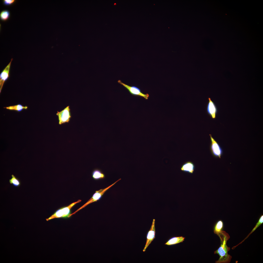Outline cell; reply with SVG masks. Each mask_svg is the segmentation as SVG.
Wrapping results in <instances>:
<instances>
[{"instance_id":"6da1fadb","label":"cell","mask_w":263,"mask_h":263,"mask_svg":"<svg viewBox=\"0 0 263 263\" xmlns=\"http://www.w3.org/2000/svg\"><path fill=\"white\" fill-rule=\"evenodd\" d=\"M218 236L220 238L221 244L219 248L214 252L215 254H217L219 256V259L215 263H229L231 261L232 257L228 253L230 248L227 246L226 243L230 236L228 233L224 231H222Z\"/></svg>"},{"instance_id":"7a4b0ae2","label":"cell","mask_w":263,"mask_h":263,"mask_svg":"<svg viewBox=\"0 0 263 263\" xmlns=\"http://www.w3.org/2000/svg\"><path fill=\"white\" fill-rule=\"evenodd\" d=\"M81 201L80 199L76 202L71 204L68 206L64 207L56 211L54 213L48 218L46 219L47 221L55 218H69L72 216L71 210L75 204Z\"/></svg>"},{"instance_id":"3957f363","label":"cell","mask_w":263,"mask_h":263,"mask_svg":"<svg viewBox=\"0 0 263 263\" xmlns=\"http://www.w3.org/2000/svg\"><path fill=\"white\" fill-rule=\"evenodd\" d=\"M121 179V178L119 179L114 183L105 188L101 189L98 190L96 191L95 192L93 195L92 197L84 205L78 209L74 213H72L71 214L72 215L75 214L80 210L84 208L88 204L93 202H96L97 201L100 200L102 198V196L107 190Z\"/></svg>"},{"instance_id":"277c9868","label":"cell","mask_w":263,"mask_h":263,"mask_svg":"<svg viewBox=\"0 0 263 263\" xmlns=\"http://www.w3.org/2000/svg\"><path fill=\"white\" fill-rule=\"evenodd\" d=\"M117 82L126 89L132 95L143 97L146 100L148 99L149 94H144L137 87L135 86H130L122 82L120 80H118Z\"/></svg>"},{"instance_id":"5b68a950","label":"cell","mask_w":263,"mask_h":263,"mask_svg":"<svg viewBox=\"0 0 263 263\" xmlns=\"http://www.w3.org/2000/svg\"><path fill=\"white\" fill-rule=\"evenodd\" d=\"M209 135L211 141L210 149L211 153L215 157L221 158L223 154V150L218 143L212 137L211 135L210 134Z\"/></svg>"},{"instance_id":"8992f818","label":"cell","mask_w":263,"mask_h":263,"mask_svg":"<svg viewBox=\"0 0 263 263\" xmlns=\"http://www.w3.org/2000/svg\"><path fill=\"white\" fill-rule=\"evenodd\" d=\"M56 115L58 117L59 124L68 123L71 117L69 106H67L60 112L57 111Z\"/></svg>"},{"instance_id":"52a82bcc","label":"cell","mask_w":263,"mask_h":263,"mask_svg":"<svg viewBox=\"0 0 263 263\" xmlns=\"http://www.w3.org/2000/svg\"><path fill=\"white\" fill-rule=\"evenodd\" d=\"M12 58L8 65L5 67L0 74V93L3 85L9 77V71L12 61Z\"/></svg>"},{"instance_id":"ba28073f","label":"cell","mask_w":263,"mask_h":263,"mask_svg":"<svg viewBox=\"0 0 263 263\" xmlns=\"http://www.w3.org/2000/svg\"><path fill=\"white\" fill-rule=\"evenodd\" d=\"M155 219L153 220L150 229L148 233L147 236V241L143 251L144 252L149 245L155 238Z\"/></svg>"},{"instance_id":"9c48e42d","label":"cell","mask_w":263,"mask_h":263,"mask_svg":"<svg viewBox=\"0 0 263 263\" xmlns=\"http://www.w3.org/2000/svg\"><path fill=\"white\" fill-rule=\"evenodd\" d=\"M208 100V102L207 107V112L212 119H214L216 118L217 112V108L215 104L210 98H209Z\"/></svg>"},{"instance_id":"30bf717a","label":"cell","mask_w":263,"mask_h":263,"mask_svg":"<svg viewBox=\"0 0 263 263\" xmlns=\"http://www.w3.org/2000/svg\"><path fill=\"white\" fill-rule=\"evenodd\" d=\"M195 169L194 164L191 161H188L184 163L181 166L180 169L182 171L190 174H193Z\"/></svg>"},{"instance_id":"8fae6325","label":"cell","mask_w":263,"mask_h":263,"mask_svg":"<svg viewBox=\"0 0 263 263\" xmlns=\"http://www.w3.org/2000/svg\"><path fill=\"white\" fill-rule=\"evenodd\" d=\"M93 178L95 180H99L104 179L105 175L102 171L100 169L96 168L94 169L92 173Z\"/></svg>"},{"instance_id":"7c38bea8","label":"cell","mask_w":263,"mask_h":263,"mask_svg":"<svg viewBox=\"0 0 263 263\" xmlns=\"http://www.w3.org/2000/svg\"><path fill=\"white\" fill-rule=\"evenodd\" d=\"M185 238L182 236L174 237L168 240L165 244L171 245L182 242L184 240Z\"/></svg>"},{"instance_id":"4fadbf2b","label":"cell","mask_w":263,"mask_h":263,"mask_svg":"<svg viewBox=\"0 0 263 263\" xmlns=\"http://www.w3.org/2000/svg\"><path fill=\"white\" fill-rule=\"evenodd\" d=\"M4 108L9 110H15L20 112L23 109H27L28 108V107L27 106H24L21 104H18L15 105L10 106L4 107Z\"/></svg>"},{"instance_id":"5bb4252c","label":"cell","mask_w":263,"mask_h":263,"mask_svg":"<svg viewBox=\"0 0 263 263\" xmlns=\"http://www.w3.org/2000/svg\"><path fill=\"white\" fill-rule=\"evenodd\" d=\"M223 227V223L221 220H218L215 226L214 232L218 235L221 232Z\"/></svg>"},{"instance_id":"9a60e30c","label":"cell","mask_w":263,"mask_h":263,"mask_svg":"<svg viewBox=\"0 0 263 263\" xmlns=\"http://www.w3.org/2000/svg\"><path fill=\"white\" fill-rule=\"evenodd\" d=\"M263 215H261L260 217L258 222L256 224V225L254 227V228L253 230H252L250 233L242 241L241 243H239L237 245L234 246L233 248H233H235L236 246H237L238 245L241 243L243 242L245 239L247 238L259 226H260L261 225L263 224Z\"/></svg>"},{"instance_id":"2e32d148","label":"cell","mask_w":263,"mask_h":263,"mask_svg":"<svg viewBox=\"0 0 263 263\" xmlns=\"http://www.w3.org/2000/svg\"><path fill=\"white\" fill-rule=\"evenodd\" d=\"M10 16L9 11L7 10H3L1 11L0 14V19L2 21H5L7 20Z\"/></svg>"},{"instance_id":"e0dca14e","label":"cell","mask_w":263,"mask_h":263,"mask_svg":"<svg viewBox=\"0 0 263 263\" xmlns=\"http://www.w3.org/2000/svg\"><path fill=\"white\" fill-rule=\"evenodd\" d=\"M12 178L9 180V182L15 187H18L21 185V182L19 179L13 175H11Z\"/></svg>"},{"instance_id":"ac0fdd59","label":"cell","mask_w":263,"mask_h":263,"mask_svg":"<svg viewBox=\"0 0 263 263\" xmlns=\"http://www.w3.org/2000/svg\"><path fill=\"white\" fill-rule=\"evenodd\" d=\"M15 0H4L3 1V4L6 6L12 5L15 2Z\"/></svg>"}]
</instances>
